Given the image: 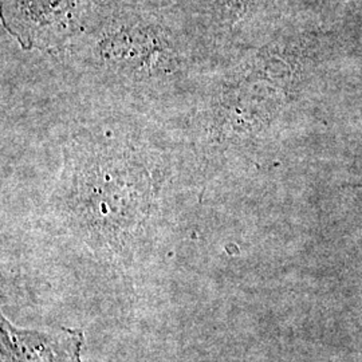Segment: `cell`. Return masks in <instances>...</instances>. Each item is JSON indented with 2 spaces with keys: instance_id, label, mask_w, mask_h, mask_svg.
Here are the masks:
<instances>
[{
  "instance_id": "cell-1",
  "label": "cell",
  "mask_w": 362,
  "mask_h": 362,
  "mask_svg": "<svg viewBox=\"0 0 362 362\" xmlns=\"http://www.w3.org/2000/svg\"><path fill=\"white\" fill-rule=\"evenodd\" d=\"M0 327L3 356L8 362H81V330H25L13 326L4 315Z\"/></svg>"
}]
</instances>
